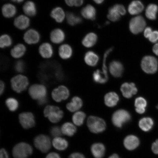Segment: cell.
<instances>
[{
	"mask_svg": "<svg viewBox=\"0 0 158 158\" xmlns=\"http://www.w3.org/2000/svg\"><path fill=\"white\" fill-rule=\"evenodd\" d=\"M44 115L51 122L57 123L60 121L63 116L64 112L58 106H48L45 107L44 110Z\"/></svg>",
	"mask_w": 158,
	"mask_h": 158,
	"instance_id": "obj_1",
	"label": "cell"
},
{
	"mask_svg": "<svg viewBox=\"0 0 158 158\" xmlns=\"http://www.w3.org/2000/svg\"><path fill=\"white\" fill-rule=\"evenodd\" d=\"M87 124L90 131L96 134L104 131L106 127V122L103 119L94 116L88 118Z\"/></svg>",
	"mask_w": 158,
	"mask_h": 158,
	"instance_id": "obj_2",
	"label": "cell"
},
{
	"mask_svg": "<svg viewBox=\"0 0 158 158\" xmlns=\"http://www.w3.org/2000/svg\"><path fill=\"white\" fill-rule=\"evenodd\" d=\"M33 153V148L27 143H21L15 146L13 149L14 158H27Z\"/></svg>",
	"mask_w": 158,
	"mask_h": 158,
	"instance_id": "obj_3",
	"label": "cell"
},
{
	"mask_svg": "<svg viewBox=\"0 0 158 158\" xmlns=\"http://www.w3.org/2000/svg\"><path fill=\"white\" fill-rule=\"evenodd\" d=\"M142 69L146 73L153 74L157 72L158 62L156 58L151 56H146L142 59L141 63Z\"/></svg>",
	"mask_w": 158,
	"mask_h": 158,
	"instance_id": "obj_4",
	"label": "cell"
},
{
	"mask_svg": "<svg viewBox=\"0 0 158 158\" xmlns=\"http://www.w3.org/2000/svg\"><path fill=\"white\" fill-rule=\"evenodd\" d=\"M11 87L15 92L21 93L26 89L29 85V80L25 76L19 74L11 79Z\"/></svg>",
	"mask_w": 158,
	"mask_h": 158,
	"instance_id": "obj_5",
	"label": "cell"
},
{
	"mask_svg": "<svg viewBox=\"0 0 158 158\" xmlns=\"http://www.w3.org/2000/svg\"><path fill=\"white\" fill-rule=\"evenodd\" d=\"M131 116L127 110H120L114 114L112 117V122L116 127L121 128L124 124L131 120Z\"/></svg>",
	"mask_w": 158,
	"mask_h": 158,
	"instance_id": "obj_6",
	"label": "cell"
},
{
	"mask_svg": "<svg viewBox=\"0 0 158 158\" xmlns=\"http://www.w3.org/2000/svg\"><path fill=\"white\" fill-rule=\"evenodd\" d=\"M34 143L35 147L43 153H46L51 147L50 138L48 136L40 135L35 138Z\"/></svg>",
	"mask_w": 158,
	"mask_h": 158,
	"instance_id": "obj_7",
	"label": "cell"
},
{
	"mask_svg": "<svg viewBox=\"0 0 158 158\" xmlns=\"http://www.w3.org/2000/svg\"><path fill=\"white\" fill-rule=\"evenodd\" d=\"M30 96L33 99L38 101L47 98L46 88L43 85L35 84L32 85L29 89Z\"/></svg>",
	"mask_w": 158,
	"mask_h": 158,
	"instance_id": "obj_8",
	"label": "cell"
},
{
	"mask_svg": "<svg viewBox=\"0 0 158 158\" xmlns=\"http://www.w3.org/2000/svg\"><path fill=\"white\" fill-rule=\"evenodd\" d=\"M146 25L145 19L141 16L133 18L130 21L129 28L131 32L137 34L143 30Z\"/></svg>",
	"mask_w": 158,
	"mask_h": 158,
	"instance_id": "obj_9",
	"label": "cell"
},
{
	"mask_svg": "<svg viewBox=\"0 0 158 158\" xmlns=\"http://www.w3.org/2000/svg\"><path fill=\"white\" fill-rule=\"evenodd\" d=\"M19 120L20 123L25 129H29L35 126V117L31 112H24L20 114Z\"/></svg>",
	"mask_w": 158,
	"mask_h": 158,
	"instance_id": "obj_10",
	"label": "cell"
},
{
	"mask_svg": "<svg viewBox=\"0 0 158 158\" xmlns=\"http://www.w3.org/2000/svg\"><path fill=\"white\" fill-rule=\"evenodd\" d=\"M51 95L53 100L59 102L68 99L70 96V92L66 86L61 85L53 90Z\"/></svg>",
	"mask_w": 158,
	"mask_h": 158,
	"instance_id": "obj_11",
	"label": "cell"
},
{
	"mask_svg": "<svg viewBox=\"0 0 158 158\" xmlns=\"http://www.w3.org/2000/svg\"><path fill=\"white\" fill-rule=\"evenodd\" d=\"M39 33L35 30L31 29L25 33L23 39L28 44H34L38 43L40 40Z\"/></svg>",
	"mask_w": 158,
	"mask_h": 158,
	"instance_id": "obj_12",
	"label": "cell"
},
{
	"mask_svg": "<svg viewBox=\"0 0 158 158\" xmlns=\"http://www.w3.org/2000/svg\"><path fill=\"white\" fill-rule=\"evenodd\" d=\"M120 89L124 97L127 98H131L133 95L137 94L138 92L137 89L133 83L130 84L124 83L122 85Z\"/></svg>",
	"mask_w": 158,
	"mask_h": 158,
	"instance_id": "obj_13",
	"label": "cell"
},
{
	"mask_svg": "<svg viewBox=\"0 0 158 158\" xmlns=\"http://www.w3.org/2000/svg\"><path fill=\"white\" fill-rule=\"evenodd\" d=\"M109 70L112 76L115 77H119L123 73V67L121 63L114 60L110 63Z\"/></svg>",
	"mask_w": 158,
	"mask_h": 158,
	"instance_id": "obj_14",
	"label": "cell"
},
{
	"mask_svg": "<svg viewBox=\"0 0 158 158\" xmlns=\"http://www.w3.org/2000/svg\"><path fill=\"white\" fill-rule=\"evenodd\" d=\"M139 144V140L136 136L129 135L126 137L124 139V147L129 151H132L137 148Z\"/></svg>",
	"mask_w": 158,
	"mask_h": 158,
	"instance_id": "obj_15",
	"label": "cell"
},
{
	"mask_svg": "<svg viewBox=\"0 0 158 158\" xmlns=\"http://www.w3.org/2000/svg\"><path fill=\"white\" fill-rule=\"evenodd\" d=\"M50 37L52 43L58 44L62 43L64 40L65 35L62 29H56L51 31Z\"/></svg>",
	"mask_w": 158,
	"mask_h": 158,
	"instance_id": "obj_16",
	"label": "cell"
},
{
	"mask_svg": "<svg viewBox=\"0 0 158 158\" xmlns=\"http://www.w3.org/2000/svg\"><path fill=\"white\" fill-rule=\"evenodd\" d=\"M39 52L41 56L44 58H49L52 56L54 51L52 45L45 43L41 44L39 48Z\"/></svg>",
	"mask_w": 158,
	"mask_h": 158,
	"instance_id": "obj_17",
	"label": "cell"
},
{
	"mask_svg": "<svg viewBox=\"0 0 158 158\" xmlns=\"http://www.w3.org/2000/svg\"><path fill=\"white\" fill-rule=\"evenodd\" d=\"M14 23L18 29L24 30L29 27L30 21L28 18L26 16L20 15L15 19Z\"/></svg>",
	"mask_w": 158,
	"mask_h": 158,
	"instance_id": "obj_18",
	"label": "cell"
},
{
	"mask_svg": "<svg viewBox=\"0 0 158 158\" xmlns=\"http://www.w3.org/2000/svg\"><path fill=\"white\" fill-rule=\"evenodd\" d=\"M144 8V5L141 1H134L128 7V11L131 15H137L142 12Z\"/></svg>",
	"mask_w": 158,
	"mask_h": 158,
	"instance_id": "obj_19",
	"label": "cell"
},
{
	"mask_svg": "<svg viewBox=\"0 0 158 158\" xmlns=\"http://www.w3.org/2000/svg\"><path fill=\"white\" fill-rule=\"evenodd\" d=\"M81 13L82 16L87 19L94 20L96 19V10L92 5H89L83 8Z\"/></svg>",
	"mask_w": 158,
	"mask_h": 158,
	"instance_id": "obj_20",
	"label": "cell"
},
{
	"mask_svg": "<svg viewBox=\"0 0 158 158\" xmlns=\"http://www.w3.org/2000/svg\"><path fill=\"white\" fill-rule=\"evenodd\" d=\"M83 102L81 99L78 97L73 98L72 101L66 105V108L69 111L74 112L82 107Z\"/></svg>",
	"mask_w": 158,
	"mask_h": 158,
	"instance_id": "obj_21",
	"label": "cell"
},
{
	"mask_svg": "<svg viewBox=\"0 0 158 158\" xmlns=\"http://www.w3.org/2000/svg\"><path fill=\"white\" fill-rule=\"evenodd\" d=\"M92 153L95 158H102L105 153V148L101 143L93 144L91 148Z\"/></svg>",
	"mask_w": 158,
	"mask_h": 158,
	"instance_id": "obj_22",
	"label": "cell"
},
{
	"mask_svg": "<svg viewBox=\"0 0 158 158\" xmlns=\"http://www.w3.org/2000/svg\"><path fill=\"white\" fill-rule=\"evenodd\" d=\"M119 101L118 95L114 92L109 93L104 97L105 103L109 107H112L115 106Z\"/></svg>",
	"mask_w": 158,
	"mask_h": 158,
	"instance_id": "obj_23",
	"label": "cell"
},
{
	"mask_svg": "<svg viewBox=\"0 0 158 158\" xmlns=\"http://www.w3.org/2000/svg\"><path fill=\"white\" fill-rule=\"evenodd\" d=\"M59 54L62 59H68L70 58L73 54L72 48L69 44L62 45L59 49Z\"/></svg>",
	"mask_w": 158,
	"mask_h": 158,
	"instance_id": "obj_24",
	"label": "cell"
},
{
	"mask_svg": "<svg viewBox=\"0 0 158 158\" xmlns=\"http://www.w3.org/2000/svg\"><path fill=\"white\" fill-rule=\"evenodd\" d=\"M51 16L58 23L63 22L65 17L64 12L62 8L57 7L53 9L51 11Z\"/></svg>",
	"mask_w": 158,
	"mask_h": 158,
	"instance_id": "obj_25",
	"label": "cell"
},
{
	"mask_svg": "<svg viewBox=\"0 0 158 158\" xmlns=\"http://www.w3.org/2000/svg\"><path fill=\"white\" fill-rule=\"evenodd\" d=\"M2 10L4 16L7 18L13 17L17 13L16 8L11 4L7 3L4 5Z\"/></svg>",
	"mask_w": 158,
	"mask_h": 158,
	"instance_id": "obj_26",
	"label": "cell"
},
{
	"mask_svg": "<svg viewBox=\"0 0 158 158\" xmlns=\"http://www.w3.org/2000/svg\"><path fill=\"white\" fill-rule=\"evenodd\" d=\"M23 10L25 14L30 17H34L36 14V6L31 1H28L25 3L23 6Z\"/></svg>",
	"mask_w": 158,
	"mask_h": 158,
	"instance_id": "obj_27",
	"label": "cell"
},
{
	"mask_svg": "<svg viewBox=\"0 0 158 158\" xmlns=\"http://www.w3.org/2000/svg\"><path fill=\"white\" fill-rule=\"evenodd\" d=\"M99 57L96 53L90 51L85 55L84 60L87 64L91 66H95L98 64L99 61Z\"/></svg>",
	"mask_w": 158,
	"mask_h": 158,
	"instance_id": "obj_28",
	"label": "cell"
},
{
	"mask_svg": "<svg viewBox=\"0 0 158 158\" xmlns=\"http://www.w3.org/2000/svg\"><path fill=\"white\" fill-rule=\"evenodd\" d=\"M97 40V35L94 33H90L82 40V44L85 47L90 48L96 44Z\"/></svg>",
	"mask_w": 158,
	"mask_h": 158,
	"instance_id": "obj_29",
	"label": "cell"
},
{
	"mask_svg": "<svg viewBox=\"0 0 158 158\" xmlns=\"http://www.w3.org/2000/svg\"><path fill=\"white\" fill-rule=\"evenodd\" d=\"M26 50V48L24 45L18 44L11 49V54L14 58H20L24 55Z\"/></svg>",
	"mask_w": 158,
	"mask_h": 158,
	"instance_id": "obj_30",
	"label": "cell"
},
{
	"mask_svg": "<svg viewBox=\"0 0 158 158\" xmlns=\"http://www.w3.org/2000/svg\"><path fill=\"white\" fill-rule=\"evenodd\" d=\"M153 125V120L149 117L142 118L139 122V127L142 130L145 132L150 131L152 128Z\"/></svg>",
	"mask_w": 158,
	"mask_h": 158,
	"instance_id": "obj_31",
	"label": "cell"
},
{
	"mask_svg": "<svg viewBox=\"0 0 158 158\" xmlns=\"http://www.w3.org/2000/svg\"><path fill=\"white\" fill-rule=\"evenodd\" d=\"M118 4L114 5L113 7H110L109 10L107 17L109 19L113 22L119 20L121 14Z\"/></svg>",
	"mask_w": 158,
	"mask_h": 158,
	"instance_id": "obj_32",
	"label": "cell"
},
{
	"mask_svg": "<svg viewBox=\"0 0 158 158\" xmlns=\"http://www.w3.org/2000/svg\"><path fill=\"white\" fill-rule=\"evenodd\" d=\"M61 129L62 134L69 137L73 135L77 131L76 126L70 122L64 123L62 126Z\"/></svg>",
	"mask_w": 158,
	"mask_h": 158,
	"instance_id": "obj_33",
	"label": "cell"
},
{
	"mask_svg": "<svg viewBox=\"0 0 158 158\" xmlns=\"http://www.w3.org/2000/svg\"><path fill=\"white\" fill-rule=\"evenodd\" d=\"M52 144L55 149L60 151L66 150L68 146V143L66 140L59 137L53 139Z\"/></svg>",
	"mask_w": 158,
	"mask_h": 158,
	"instance_id": "obj_34",
	"label": "cell"
},
{
	"mask_svg": "<svg viewBox=\"0 0 158 158\" xmlns=\"http://www.w3.org/2000/svg\"><path fill=\"white\" fill-rule=\"evenodd\" d=\"M158 11V6L154 4H151L148 6L146 9V17L151 20H155L156 19Z\"/></svg>",
	"mask_w": 158,
	"mask_h": 158,
	"instance_id": "obj_35",
	"label": "cell"
},
{
	"mask_svg": "<svg viewBox=\"0 0 158 158\" xmlns=\"http://www.w3.org/2000/svg\"><path fill=\"white\" fill-rule=\"evenodd\" d=\"M147 105V101L143 98L139 97L136 98L135 102L136 112L139 114H143L145 112Z\"/></svg>",
	"mask_w": 158,
	"mask_h": 158,
	"instance_id": "obj_36",
	"label": "cell"
},
{
	"mask_svg": "<svg viewBox=\"0 0 158 158\" xmlns=\"http://www.w3.org/2000/svg\"><path fill=\"white\" fill-rule=\"evenodd\" d=\"M93 78L94 82L100 84H104L107 81L108 76L100 70H97L93 74Z\"/></svg>",
	"mask_w": 158,
	"mask_h": 158,
	"instance_id": "obj_37",
	"label": "cell"
},
{
	"mask_svg": "<svg viewBox=\"0 0 158 158\" xmlns=\"http://www.w3.org/2000/svg\"><path fill=\"white\" fill-rule=\"evenodd\" d=\"M66 19L68 24L71 26L80 24L82 22V19L81 17L71 12L67 13Z\"/></svg>",
	"mask_w": 158,
	"mask_h": 158,
	"instance_id": "obj_38",
	"label": "cell"
},
{
	"mask_svg": "<svg viewBox=\"0 0 158 158\" xmlns=\"http://www.w3.org/2000/svg\"><path fill=\"white\" fill-rule=\"evenodd\" d=\"M86 114L82 111L77 112L73 116L72 120L73 122L77 126H81L83 124Z\"/></svg>",
	"mask_w": 158,
	"mask_h": 158,
	"instance_id": "obj_39",
	"label": "cell"
},
{
	"mask_svg": "<svg viewBox=\"0 0 158 158\" xmlns=\"http://www.w3.org/2000/svg\"><path fill=\"white\" fill-rule=\"evenodd\" d=\"M6 104L8 108L12 112L16 111L19 108V102L14 98H8L6 101Z\"/></svg>",
	"mask_w": 158,
	"mask_h": 158,
	"instance_id": "obj_40",
	"label": "cell"
},
{
	"mask_svg": "<svg viewBox=\"0 0 158 158\" xmlns=\"http://www.w3.org/2000/svg\"><path fill=\"white\" fill-rule=\"evenodd\" d=\"M12 40L9 35L6 34L2 35L0 38V47L2 48L10 46L12 44Z\"/></svg>",
	"mask_w": 158,
	"mask_h": 158,
	"instance_id": "obj_41",
	"label": "cell"
},
{
	"mask_svg": "<svg viewBox=\"0 0 158 158\" xmlns=\"http://www.w3.org/2000/svg\"><path fill=\"white\" fill-rule=\"evenodd\" d=\"M25 69V63L23 60H19L16 62L15 65V69L18 73L24 72Z\"/></svg>",
	"mask_w": 158,
	"mask_h": 158,
	"instance_id": "obj_42",
	"label": "cell"
},
{
	"mask_svg": "<svg viewBox=\"0 0 158 158\" xmlns=\"http://www.w3.org/2000/svg\"><path fill=\"white\" fill-rule=\"evenodd\" d=\"M64 1L66 4L70 7L80 6L84 2V0H64Z\"/></svg>",
	"mask_w": 158,
	"mask_h": 158,
	"instance_id": "obj_43",
	"label": "cell"
},
{
	"mask_svg": "<svg viewBox=\"0 0 158 158\" xmlns=\"http://www.w3.org/2000/svg\"><path fill=\"white\" fill-rule=\"evenodd\" d=\"M50 133L53 137L56 138L62 135V133L60 127L58 126H55L51 128Z\"/></svg>",
	"mask_w": 158,
	"mask_h": 158,
	"instance_id": "obj_44",
	"label": "cell"
},
{
	"mask_svg": "<svg viewBox=\"0 0 158 158\" xmlns=\"http://www.w3.org/2000/svg\"><path fill=\"white\" fill-rule=\"evenodd\" d=\"M113 47H112L110 49H108L107 51H106L105 53L104 57V60L103 63V67H102V70H103V72L106 75H107V68H106V58L108 56V55L110 54V52H111L112 50H113Z\"/></svg>",
	"mask_w": 158,
	"mask_h": 158,
	"instance_id": "obj_45",
	"label": "cell"
},
{
	"mask_svg": "<svg viewBox=\"0 0 158 158\" xmlns=\"http://www.w3.org/2000/svg\"><path fill=\"white\" fill-rule=\"evenodd\" d=\"M149 40L152 43H155L158 41V31H153L149 38Z\"/></svg>",
	"mask_w": 158,
	"mask_h": 158,
	"instance_id": "obj_46",
	"label": "cell"
},
{
	"mask_svg": "<svg viewBox=\"0 0 158 158\" xmlns=\"http://www.w3.org/2000/svg\"><path fill=\"white\" fill-rule=\"evenodd\" d=\"M152 30L151 27H147L145 30L144 32V35L146 38L149 39L150 35L152 33Z\"/></svg>",
	"mask_w": 158,
	"mask_h": 158,
	"instance_id": "obj_47",
	"label": "cell"
},
{
	"mask_svg": "<svg viewBox=\"0 0 158 158\" xmlns=\"http://www.w3.org/2000/svg\"><path fill=\"white\" fill-rule=\"evenodd\" d=\"M152 149L154 153L158 155V139L153 143Z\"/></svg>",
	"mask_w": 158,
	"mask_h": 158,
	"instance_id": "obj_48",
	"label": "cell"
},
{
	"mask_svg": "<svg viewBox=\"0 0 158 158\" xmlns=\"http://www.w3.org/2000/svg\"><path fill=\"white\" fill-rule=\"evenodd\" d=\"M0 158H9L8 153L5 149H1L0 152Z\"/></svg>",
	"mask_w": 158,
	"mask_h": 158,
	"instance_id": "obj_49",
	"label": "cell"
},
{
	"mask_svg": "<svg viewBox=\"0 0 158 158\" xmlns=\"http://www.w3.org/2000/svg\"><path fill=\"white\" fill-rule=\"evenodd\" d=\"M69 158H85L82 154L79 153H73L69 156Z\"/></svg>",
	"mask_w": 158,
	"mask_h": 158,
	"instance_id": "obj_50",
	"label": "cell"
},
{
	"mask_svg": "<svg viewBox=\"0 0 158 158\" xmlns=\"http://www.w3.org/2000/svg\"><path fill=\"white\" fill-rule=\"evenodd\" d=\"M46 158H61L58 154L55 152L49 153L47 156Z\"/></svg>",
	"mask_w": 158,
	"mask_h": 158,
	"instance_id": "obj_51",
	"label": "cell"
},
{
	"mask_svg": "<svg viewBox=\"0 0 158 158\" xmlns=\"http://www.w3.org/2000/svg\"><path fill=\"white\" fill-rule=\"evenodd\" d=\"M37 101H38V103L39 105L43 106L47 103V102H48V99H47V98H45Z\"/></svg>",
	"mask_w": 158,
	"mask_h": 158,
	"instance_id": "obj_52",
	"label": "cell"
},
{
	"mask_svg": "<svg viewBox=\"0 0 158 158\" xmlns=\"http://www.w3.org/2000/svg\"><path fill=\"white\" fill-rule=\"evenodd\" d=\"M0 94L1 95L3 93L5 89V84L2 81H1L0 83Z\"/></svg>",
	"mask_w": 158,
	"mask_h": 158,
	"instance_id": "obj_53",
	"label": "cell"
},
{
	"mask_svg": "<svg viewBox=\"0 0 158 158\" xmlns=\"http://www.w3.org/2000/svg\"><path fill=\"white\" fill-rule=\"evenodd\" d=\"M153 51L155 54L158 56V43L154 45L153 48Z\"/></svg>",
	"mask_w": 158,
	"mask_h": 158,
	"instance_id": "obj_54",
	"label": "cell"
},
{
	"mask_svg": "<svg viewBox=\"0 0 158 158\" xmlns=\"http://www.w3.org/2000/svg\"><path fill=\"white\" fill-rule=\"evenodd\" d=\"M93 1L97 4H102L104 1V0H93Z\"/></svg>",
	"mask_w": 158,
	"mask_h": 158,
	"instance_id": "obj_55",
	"label": "cell"
},
{
	"mask_svg": "<svg viewBox=\"0 0 158 158\" xmlns=\"http://www.w3.org/2000/svg\"><path fill=\"white\" fill-rule=\"evenodd\" d=\"M109 158H119V157L117 154H114L113 155L110 156Z\"/></svg>",
	"mask_w": 158,
	"mask_h": 158,
	"instance_id": "obj_56",
	"label": "cell"
},
{
	"mask_svg": "<svg viewBox=\"0 0 158 158\" xmlns=\"http://www.w3.org/2000/svg\"><path fill=\"white\" fill-rule=\"evenodd\" d=\"M11 1L15 2L20 3L23 2L24 0H11Z\"/></svg>",
	"mask_w": 158,
	"mask_h": 158,
	"instance_id": "obj_57",
	"label": "cell"
},
{
	"mask_svg": "<svg viewBox=\"0 0 158 158\" xmlns=\"http://www.w3.org/2000/svg\"><path fill=\"white\" fill-rule=\"evenodd\" d=\"M156 108L158 109V105H157L156 106Z\"/></svg>",
	"mask_w": 158,
	"mask_h": 158,
	"instance_id": "obj_58",
	"label": "cell"
}]
</instances>
